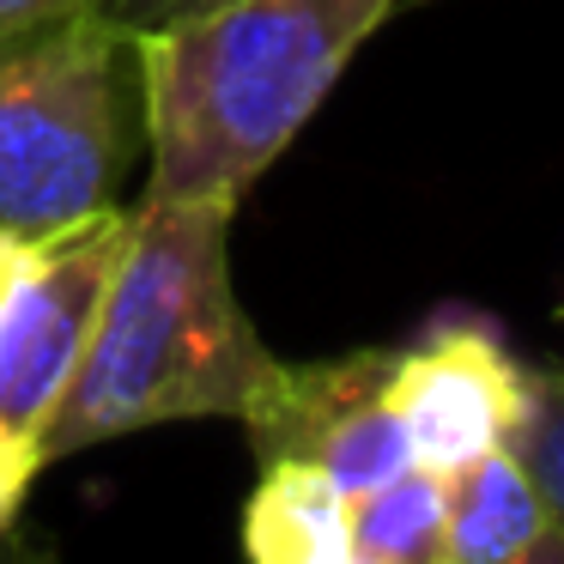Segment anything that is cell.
Here are the masks:
<instances>
[{"mask_svg":"<svg viewBox=\"0 0 564 564\" xmlns=\"http://www.w3.org/2000/svg\"><path fill=\"white\" fill-rule=\"evenodd\" d=\"M237 200H140L43 462L171 419H243L280 358L231 292Z\"/></svg>","mask_w":564,"mask_h":564,"instance_id":"6da1fadb","label":"cell"},{"mask_svg":"<svg viewBox=\"0 0 564 564\" xmlns=\"http://www.w3.org/2000/svg\"><path fill=\"white\" fill-rule=\"evenodd\" d=\"M401 0H207L140 31L147 200H243Z\"/></svg>","mask_w":564,"mask_h":564,"instance_id":"7a4b0ae2","label":"cell"},{"mask_svg":"<svg viewBox=\"0 0 564 564\" xmlns=\"http://www.w3.org/2000/svg\"><path fill=\"white\" fill-rule=\"evenodd\" d=\"M147 147L140 43L98 7L0 25V225L50 231L116 207Z\"/></svg>","mask_w":564,"mask_h":564,"instance_id":"3957f363","label":"cell"},{"mask_svg":"<svg viewBox=\"0 0 564 564\" xmlns=\"http://www.w3.org/2000/svg\"><path fill=\"white\" fill-rule=\"evenodd\" d=\"M128 237L122 207L79 213L50 231H13L0 273V425L43 443L79 370L116 256Z\"/></svg>","mask_w":564,"mask_h":564,"instance_id":"277c9868","label":"cell"},{"mask_svg":"<svg viewBox=\"0 0 564 564\" xmlns=\"http://www.w3.org/2000/svg\"><path fill=\"white\" fill-rule=\"evenodd\" d=\"M389 365L394 352L382 346L310 358V365H273V377L243 413L256 462L322 474L346 498L401 474L413 455L389 406Z\"/></svg>","mask_w":564,"mask_h":564,"instance_id":"5b68a950","label":"cell"},{"mask_svg":"<svg viewBox=\"0 0 564 564\" xmlns=\"http://www.w3.org/2000/svg\"><path fill=\"white\" fill-rule=\"evenodd\" d=\"M528 377L510 346L474 316L425 328L389 365V406L406 455L431 474H462L491 449H510L528 413Z\"/></svg>","mask_w":564,"mask_h":564,"instance_id":"8992f818","label":"cell"},{"mask_svg":"<svg viewBox=\"0 0 564 564\" xmlns=\"http://www.w3.org/2000/svg\"><path fill=\"white\" fill-rule=\"evenodd\" d=\"M449 546L455 564H564V528L516 449L449 474Z\"/></svg>","mask_w":564,"mask_h":564,"instance_id":"52a82bcc","label":"cell"},{"mask_svg":"<svg viewBox=\"0 0 564 564\" xmlns=\"http://www.w3.org/2000/svg\"><path fill=\"white\" fill-rule=\"evenodd\" d=\"M243 552L249 564H365L352 546V498L304 467H261Z\"/></svg>","mask_w":564,"mask_h":564,"instance_id":"ba28073f","label":"cell"},{"mask_svg":"<svg viewBox=\"0 0 564 564\" xmlns=\"http://www.w3.org/2000/svg\"><path fill=\"white\" fill-rule=\"evenodd\" d=\"M352 546L365 564H455L449 479L406 462L382 486L352 498Z\"/></svg>","mask_w":564,"mask_h":564,"instance_id":"9c48e42d","label":"cell"},{"mask_svg":"<svg viewBox=\"0 0 564 564\" xmlns=\"http://www.w3.org/2000/svg\"><path fill=\"white\" fill-rule=\"evenodd\" d=\"M510 449L522 455L534 491L546 498V510L564 528V365L528 377V413H522V431H516Z\"/></svg>","mask_w":564,"mask_h":564,"instance_id":"30bf717a","label":"cell"},{"mask_svg":"<svg viewBox=\"0 0 564 564\" xmlns=\"http://www.w3.org/2000/svg\"><path fill=\"white\" fill-rule=\"evenodd\" d=\"M43 467H50V462H43L37 443L0 425V528H13V522H19V503H25L31 479H37Z\"/></svg>","mask_w":564,"mask_h":564,"instance_id":"8fae6325","label":"cell"},{"mask_svg":"<svg viewBox=\"0 0 564 564\" xmlns=\"http://www.w3.org/2000/svg\"><path fill=\"white\" fill-rule=\"evenodd\" d=\"M195 7H207V0H104V19H116L122 31H152V25H164V19H176V13H195Z\"/></svg>","mask_w":564,"mask_h":564,"instance_id":"7c38bea8","label":"cell"},{"mask_svg":"<svg viewBox=\"0 0 564 564\" xmlns=\"http://www.w3.org/2000/svg\"><path fill=\"white\" fill-rule=\"evenodd\" d=\"M104 0H0V25H37V19H62V13H86Z\"/></svg>","mask_w":564,"mask_h":564,"instance_id":"4fadbf2b","label":"cell"},{"mask_svg":"<svg viewBox=\"0 0 564 564\" xmlns=\"http://www.w3.org/2000/svg\"><path fill=\"white\" fill-rule=\"evenodd\" d=\"M0 564H55V546L13 522V528H0Z\"/></svg>","mask_w":564,"mask_h":564,"instance_id":"5bb4252c","label":"cell"},{"mask_svg":"<svg viewBox=\"0 0 564 564\" xmlns=\"http://www.w3.org/2000/svg\"><path fill=\"white\" fill-rule=\"evenodd\" d=\"M7 249H13V225H0V273H7Z\"/></svg>","mask_w":564,"mask_h":564,"instance_id":"9a60e30c","label":"cell"}]
</instances>
